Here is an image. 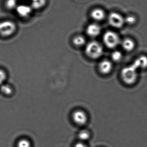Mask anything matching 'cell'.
<instances>
[{"mask_svg": "<svg viewBox=\"0 0 147 147\" xmlns=\"http://www.w3.org/2000/svg\"><path fill=\"white\" fill-rule=\"evenodd\" d=\"M125 20V22H126L129 25L134 24L135 22V18L133 16H128Z\"/></svg>", "mask_w": 147, "mask_h": 147, "instance_id": "20", "label": "cell"}, {"mask_svg": "<svg viewBox=\"0 0 147 147\" xmlns=\"http://www.w3.org/2000/svg\"><path fill=\"white\" fill-rule=\"evenodd\" d=\"M90 137V134L86 130H81L79 133L78 138L80 141L84 142L89 140Z\"/></svg>", "mask_w": 147, "mask_h": 147, "instance_id": "16", "label": "cell"}, {"mask_svg": "<svg viewBox=\"0 0 147 147\" xmlns=\"http://www.w3.org/2000/svg\"><path fill=\"white\" fill-rule=\"evenodd\" d=\"M103 39L105 46L110 49L115 48L121 43L119 35L113 31L106 32L104 34Z\"/></svg>", "mask_w": 147, "mask_h": 147, "instance_id": "3", "label": "cell"}, {"mask_svg": "<svg viewBox=\"0 0 147 147\" xmlns=\"http://www.w3.org/2000/svg\"><path fill=\"white\" fill-rule=\"evenodd\" d=\"M133 65L137 69H144L147 68V57L146 56H141L137 58L135 60L133 63Z\"/></svg>", "mask_w": 147, "mask_h": 147, "instance_id": "10", "label": "cell"}, {"mask_svg": "<svg viewBox=\"0 0 147 147\" xmlns=\"http://www.w3.org/2000/svg\"><path fill=\"white\" fill-rule=\"evenodd\" d=\"M4 4L6 9L9 10L16 9L18 5L17 0H6Z\"/></svg>", "mask_w": 147, "mask_h": 147, "instance_id": "15", "label": "cell"}, {"mask_svg": "<svg viewBox=\"0 0 147 147\" xmlns=\"http://www.w3.org/2000/svg\"><path fill=\"white\" fill-rule=\"evenodd\" d=\"M72 43L75 46L78 47L83 46L86 43V39L84 36L81 35L75 36L72 39Z\"/></svg>", "mask_w": 147, "mask_h": 147, "instance_id": "13", "label": "cell"}, {"mask_svg": "<svg viewBox=\"0 0 147 147\" xmlns=\"http://www.w3.org/2000/svg\"><path fill=\"white\" fill-rule=\"evenodd\" d=\"M108 20L110 26L115 28H121L125 23V20L121 15L115 12L109 15Z\"/></svg>", "mask_w": 147, "mask_h": 147, "instance_id": "5", "label": "cell"}, {"mask_svg": "<svg viewBox=\"0 0 147 147\" xmlns=\"http://www.w3.org/2000/svg\"><path fill=\"white\" fill-rule=\"evenodd\" d=\"M122 47L125 51L130 52L133 51L135 47V43L130 38L124 39L121 43Z\"/></svg>", "mask_w": 147, "mask_h": 147, "instance_id": "12", "label": "cell"}, {"mask_svg": "<svg viewBox=\"0 0 147 147\" xmlns=\"http://www.w3.org/2000/svg\"><path fill=\"white\" fill-rule=\"evenodd\" d=\"M72 117L74 122L80 126L85 124L88 121L87 114L81 110H77L74 111L72 113Z\"/></svg>", "mask_w": 147, "mask_h": 147, "instance_id": "6", "label": "cell"}, {"mask_svg": "<svg viewBox=\"0 0 147 147\" xmlns=\"http://www.w3.org/2000/svg\"><path fill=\"white\" fill-rule=\"evenodd\" d=\"M7 78V74L5 71L0 69V86L5 83Z\"/></svg>", "mask_w": 147, "mask_h": 147, "instance_id": "19", "label": "cell"}, {"mask_svg": "<svg viewBox=\"0 0 147 147\" xmlns=\"http://www.w3.org/2000/svg\"><path fill=\"white\" fill-rule=\"evenodd\" d=\"M17 14L22 18L29 17L32 13L31 7L26 4H20L16 9Z\"/></svg>", "mask_w": 147, "mask_h": 147, "instance_id": "7", "label": "cell"}, {"mask_svg": "<svg viewBox=\"0 0 147 147\" xmlns=\"http://www.w3.org/2000/svg\"><path fill=\"white\" fill-rule=\"evenodd\" d=\"M17 147H31V142L27 139H21L17 142Z\"/></svg>", "mask_w": 147, "mask_h": 147, "instance_id": "18", "label": "cell"}, {"mask_svg": "<svg viewBox=\"0 0 147 147\" xmlns=\"http://www.w3.org/2000/svg\"><path fill=\"white\" fill-rule=\"evenodd\" d=\"M113 69V65L109 60H104L101 61L98 65V69L102 74H108L110 73Z\"/></svg>", "mask_w": 147, "mask_h": 147, "instance_id": "9", "label": "cell"}, {"mask_svg": "<svg viewBox=\"0 0 147 147\" xmlns=\"http://www.w3.org/2000/svg\"><path fill=\"white\" fill-rule=\"evenodd\" d=\"M121 78L124 83L127 85H132L137 81L138 70L131 64L124 67L121 71Z\"/></svg>", "mask_w": 147, "mask_h": 147, "instance_id": "1", "label": "cell"}, {"mask_svg": "<svg viewBox=\"0 0 147 147\" xmlns=\"http://www.w3.org/2000/svg\"><path fill=\"white\" fill-rule=\"evenodd\" d=\"M74 147H87V146L83 142H77L75 145Z\"/></svg>", "mask_w": 147, "mask_h": 147, "instance_id": "21", "label": "cell"}, {"mask_svg": "<svg viewBox=\"0 0 147 147\" xmlns=\"http://www.w3.org/2000/svg\"><path fill=\"white\" fill-rule=\"evenodd\" d=\"M101 32V27L96 23L90 24L86 28V34L89 37L91 38L97 37L100 34Z\"/></svg>", "mask_w": 147, "mask_h": 147, "instance_id": "8", "label": "cell"}, {"mask_svg": "<svg viewBox=\"0 0 147 147\" xmlns=\"http://www.w3.org/2000/svg\"><path fill=\"white\" fill-rule=\"evenodd\" d=\"M111 59L114 62H119L122 58V54L119 51H115L111 54Z\"/></svg>", "mask_w": 147, "mask_h": 147, "instance_id": "17", "label": "cell"}, {"mask_svg": "<svg viewBox=\"0 0 147 147\" xmlns=\"http://www.w3.org/2000/svg\"><path fill=\"white\" fill-rule=\"evenodd\" d=\"M86 55L91 59H98L101 57L103 53L102 45L96 41H91L86 45L85 48Z\"/></svg>", "mask_w": 147, "mask_h": 147, "instance_id": "2", "label": "cell"}, {"mask_svg": "<svg viewBox=\"0 0 147 147\" xmlns=\"http://www.w3.org/2000/svg\"><path fill=\"white\" fill-rule=\"evenodd\" d=\"M90 16L91 18L94 20L101 21L105 18V13L102 9H95L91 12Z\"/></svg>", "mask_w": 147, "mask_h": 147, "instance_id": "11", "label": "cell"}, {"mask_svg": "<svg viewBox=\"0 0 147 147\" xmlns=\"http://www.w3.org/2000/svg\"><path fill=\"white\" fill-rule=\"evenodd\" d=\"M16 30V25L14 22L9 20L0 22V35L3 37L11 36Z\"/></svg>", "mask_w": 147, "mask_h": 147, "instance_id": "4", "label": "cell"}, {"mask_svg": "<svg viewBox=\"0 0 147 147\" xmlns=\"http://www.w3.org/2000/svg\"><path fill=\"white\" fill-rule=\"evenodd\" d=\"M0 91L4 95L9 96L13 92V88L11 86L4 83L0 86Z\"/></svg>", "mask_w": 147, "mask_h": 147, "instance_id": "14", "label": "cell"}]
</instances>
